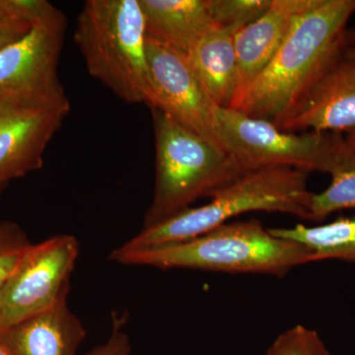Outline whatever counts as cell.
<instances>
[{
    "instance_id": "cell-11",
    "label": "cell",
    "mask_w": 355,
    "mask_h": 355,
    "mask_svg": "<svg viewBox=\"0 0 355 355\" xmlns=\"http://www.w3.org/2000/svg\"><path fill=\"white\" fill-rule=\"evenodd\" d=\"M284 132L347 133L355 130V60L340 55L275 121Z\"/></svg>"
},
{
    "instance_id": "cell-16",
    "label": "cell",
    "mask_w": 355,
    "mask_h": 355,
    "mask_svg": "<svg viewBox=\"0 0 355 355\" xmlns=\"http://www.w3.org/2000/svg\"><path fill=\"white\" fill-rule=\"evenodd\" d=\"M324 173L331 175V184L313 193L309 221L323 222L340 210L355 209V146L343 133L331 132Z\"/></svg>"
},
{
    "instance_id": "cell-19",
    "label": "cell",
    "mask_w": 355,
    "mask_h": 355,
    "mask_svg": "<svg viewBox=\"0 0 355 355\" xmlns=\"http://www.w3.org/2000/svg\"><path fill=\"white\" fill-rule=\"evenodd\" d=\"M210 12L217 26L241 30L260 18L272 0H209Z\"/></svg>"
},
{
    "instance_id": "cell-18",
    "label": "cell",
    "mask_w": 355,
    "mask_h": 355,
    "mask_svg": "<svg viewBox=\"0 0 355 355\" xmlns=\"http://www.w3.org/2000/svg\"><path fill=\"white\" fill-rule=\"evenodd\" d=\"M32 244L19 224L10 220L0 222V293Z\"/></svg>"
},
{
    "instance_id": "cell-20",
    "label": "cell",
    "mask_w": 355,
    "mask_h": 355,
    "mask_svg": "<svg viewBox=\"0 0 355 355\" xmlns=\"http://www.w3.org/2000/svg\"><path fill=\"white\" fill-rule=\"evenodd\" d=\"M266 355H331L316 331L295 324L280 334Z\"/></svg>"
},
{
    "instance_id": "cell-8",
    "label": "cell",
    "mask_w": 355,
    "mask_h": 355,
    "mask_svg": "<svg viewBox=\"0 0 355 355\" xmlns=\"http://www.w3.org/2000/svg\"><path fill=\"white\" fill-rule=\"evenodd\" d=\"M70 111L69 98L0 97V182L38 171Z\"/></svg>"
},
{
    "instance_id": "cell-13",
    "label": "cell",
    "mask_w": 355,
    "mask_h": 355,
    "mask_svg": "<svg viewBox=\"0 0 355 355\" xmlns=\"http://www.w3.org/2000/svg\"><path fill=\"white\" fill-rule=\"evenodd\" d=\"M67 296L50 309L0 331V340L11 355H76L87 334L70 309Z\"/></svg>"
},
{
    "instance_id": "cell-22",
    "label": "cell",
    "mask_w": 355,
    "mask_h": 355,
    "mask_svg": "<svg viewBox=\"0 0 355 355\" xmlns=\"http://www.w3.org/2000/svg\"><path fill=\"white\" fill-rule=\"evenodd\" d=\"M30 29L31 24L26 21L14 18L0 20V50L24 36Z\"/></svg>"
},
{
    "instance_id": "cell-24",
    "label": "cell",
    "mask_w": 355,
    "mask_h": 355,
    "mask_svg": "<svg viewBox=\"0 0 355 355\" xmlns=\"http://www.w3.org/2000/svg\"><path fill=\"white\" fill-rule=\"evenodd\" d=\"M355 46V28L347 29L345 33V46Z\"/></svg>"
},
{
    "instance_id": "cell-10",
    "label": "cell",
    "mask_w": 355,
    "mask_h": 355,
    "mask_svg": "<svg viewBox=\"0 0 355 355\" xmlns=\"http://www.w3.org/2000/svg\"><path fill=\"white\" fill-rule=\"evenodd\" d=\"M146 55L154 92L150 109L165 112L191 132L220 147L214 132V112L218 106L186 55L147 38Z\"/></svg>"
},
{
    "instance_id": "cell-3",
    "label": "cell",
    "mask_w": 355,
    "mask_h": 355,
    "mask_svg": "<svg viewBox=\"0 0 355 355\" xmlns=\"http://www.w3.org/2000/svg\"><path fill=\"white\" fill-rule=\"evenodd\" d=\"M310 173L294 168H266L248 172L214 191L209 202L190 207L176 216L123 243L130 250L150 249L193 239L229 219L252 211L280 212L309 220Z\"/></svg>"
},
{
    "instance_id": "cell-25",
    "label": "cell",
    "mask_w": 355,
    "mask_h": 355,
    "mask_svg": "<svg viewBox=\"0 0 355 355\" xmlns=\"http://www.w3.org/2000/svg\"><path fill=\"white\" fill-rule=\"evenodd\" d=\"M343 55L345 57L355 60V46H345V50H343Z\"/></svg>"
},
{
    "instance_id": "cell-26",
    "label": "cell",
    "mask_w": 355,
    "mask_h": 355,
    "mask_svg": "<svg viewBox=\"0 0 355 355\" xmlns=\"http://www.w3.org/2000/svg\"><path fill=\"white\" fill-rule=\"evenodd\" d=\"M0 355H11L4 343L0 340Z\"/></svg>"
},
{
    "instance_id": "cell-9",
    "label": "cell",
    "mask_w": 355,
    "mask_h": 355,
    "mask_svg": "<svg viewBox=\"0 0 355 355\" xmlns=\"http://www.w3.org/2000/svg\"><path fill=\"white\" fill-rule=\"evenodd\" d=\"M67 18L53 6L24 36L0 50V97L67 98L58 78Z\"/></svg>"
},
{
    "instance_id": "cell-28",
    "label": "cell",
    "mask_w": 355,
    "mask_h": 355,
    "mask_svg": "<svg viewBox=\"0 0 355 355\" xmlns=\"http://www.w3.org/2000/svg\"><path fill=\"white\" fill-rule=\"evenodd\" d=\"M7 184H8L1 183V182H0V195H1L2 191L6 190Z\"/></svg>"
},
{
    "instance_id": "cell-2",
    "label": "cell",
    "mask_w": 355,
    "mask_h": 355,
    "mask_svg": "<svg viewBox=\"0 0 355 355\" xmlns=\"http://www.w3.org/2000/svg\"><path fill=\"white\" fill-rule=\"evenodd\" d=\"M109 260L161 270L188 268L279 277L296 266L315 261L307 248L272 235L258 220L228 222L193 239L150 249L120 246L112 251Z\"/></svg>"
},
{
    "instance_id": "cell-23",
    "label": "cell",
    "mask_w": 355,
    "mask_h": 355,
    "mask_svg": "<svg viewBox=\"0 0 355 355\" xmlns=\"http://www.w3.org/2000/svg\"><path fill=\"white\" fill-rule=\"evenodd\" d=\"M8 18H14L11 13L10 2L9 0H0V20L8 19Z\"/></svg>"
},
{
    "instance_id": "cell-7",
    "label": "cell",
    "mask_w": 355,
    "mask_h": 355,
    "mask_svg": "<svg viewBox=\"0 0 355 355\" xmlns=\"http://www.w3.org/2000/svg\"><path fill=\"white\" fill-rule=\"evenodd\" d=\"M79 253L78 240L70 234L32 244L0 293V331L50 309L69 294Z\"/></svg>"
},
{
    "instance_id": "cell-15",
    "label": "cell",
    "mask_w": 355,
    "mask_h": 355,
    "mask_svg": "<svg viewBox=\"0 0 355 355\" xmlns=\"http://www.w3.org/2000/svg\"><path fill=\"white\" fill-rule=\"evenodd\" d=\"M239 30L216 26L187 55L214 104L229 108L238 89L235 35Z\"/></svg>"
},
{
    "instance_id": "cell-27",
    "label": "cell",
    "mask_w": 355,
    "mask_h": 355,
    "mask_svg": "<svg viewBox=\"0 0 355 355\" xmlns=\"http://www.w3.org/2000/svg\"><path fill=\"white\" fill-rule=\"evenodd\" d=\"M347 137V141H349L350 144H354V146H355V130H352V132L347 133V137Z\"/></svg>"
},
{
    "instance_id": "cell-1",
    "label": "cell",
    "mask_w": 355,
    "mask_h": 355,
    "mask_svg": "<svg viewBox=\"0 0 355 355\" xmlns=\"http://www.w3.org/2000/svg\"><path fill=\"white\" fill-rule=\"evenodd\" d=\"M355 0H314L229 108L275 123L343 55Z\"/></svg>"
},
{
    "instance_id": "cell-21",
    "label": "cell",
    "mask_w": 355,
    "mask_h": 355,
    "mask_svg": "<svg viewBox=\"0 0 355 355\" xmlns=\"http://www.w3.org/2000/svg\"><path fill=\"white\" fill-rule=\"evenodd\" d=\"M125 317L116 314L113 318L112 330L108 338L84 355H130L132 343L130 336L125 330Z\"/></svg>"
},
{
    "instance_id": "cell-17",
    "label": "cell",
    "mask_w": 355,
    "mask_h": 355,
    "mask_svg": "<svg viewBox=\"0 0 355 355\" xmlns=\"http://www.w3.org/2000/svg\"><path fill=\"white\" fill-rule=\"evenodd\" d=\"M270 231L277 237L307 248L315 261L340 260L355 263V216L338 217L314 227L296 224L291 228H270Z\"/></svg>"
},
{
    "instance_id": "cell-14",
    "label": "cell",
    "mask_w": 355,
    "mask_h": 355,
    "mask_svg": "<svg viewBox=\"0 0 355 355\" xmlns=\"http://www.w3.org/2000/svg\"><path fill=\"white\" fill-rule=\"evenodd\" d=\"M146 38L184 55L216 27L209 0H139Z\"/></svg>"
},
{
    "instance_id": "cell-4",
    "label": "cell",
    "mask_w": 355,
    "mask_h": 355,
    "mask_svg": "<svg viewBox=\"0 0 355 355\" xmlns=\"http://www.w3.org/2000/svg\"><path fill=\"white\" fill-rule=\"evenodd\" d=\"M74 41L91 76L123 101L153 106L139 0H88L77 18Z\"/></svg>"
},
{
    "instance_id": "cell-12",
    "label": "cell",
    "mask_w": 355,
    "mask_h": 355,
    "mask_svg": "<svg viewBox=\"0 0 355 355\" xmlns=\"http://www.w3.org/2000/svg\"><path fill=\"white\" fill-rule=\"evenodd\" d=\"M313 1L272 0L268 10L260 18L236 33L238 71L236 95L270 64L292 25L312 6Z\"/></svg>"
},
{
    "instance_id": "cell-6",
    "label": "cell",
    "mask_w": 355,
    "mask_h": 355,
    "mask_svg": "<svg viewBox=\"0 0 355 355\" xmlns=\"http://www.w3.org/2000/svg\"><path fill=\"white\" fill-rule=\"evenodd\" d=\"M214 132L217 144L242 174L279 167L324 172L331 132H284L272 121L223 107L214 112Z\"/></svg>"
},
{
    "instance_id": "cell-5",
    "label": "cell",
    "mask_w": 355,
    "mask_h": 355,
    "mask_svg": "<svg viewBox=\"0 0 355 355\" xmlns=\"http://www.w3.org/2000/svg\"><path fill=\"white\" fill-rule=\"evenodd\" d=\"M155 133V186L144 228L158 225L198 198L242 176L223 149L191 132L165 112L150 109Z\"/></svg>"
}]
</instances>
